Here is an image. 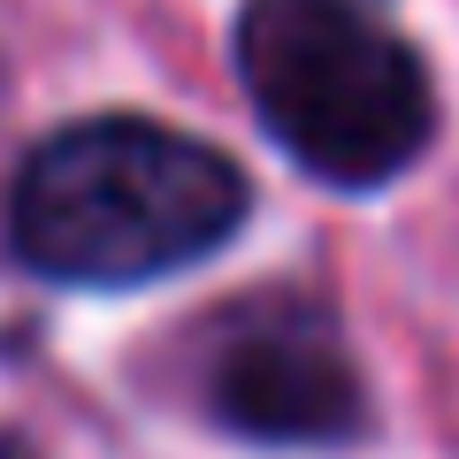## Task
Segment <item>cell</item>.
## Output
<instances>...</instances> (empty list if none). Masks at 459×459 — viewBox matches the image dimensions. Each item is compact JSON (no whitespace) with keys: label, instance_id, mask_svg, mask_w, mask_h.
Wrapping results in <instances>:
<instances>
[{"label":"cell","instance_id":"cell-4","mask_svg":"<svg viewBox=\"0 0 459 459\" xmlns=\"http://www.w3.org/2000/svg\"><path fill=\"white\" fill-rule=\"evenodd\" d=\"M0 459H39V452H31V444L16 437V429H0Z\"/></svg>","mask_w":459,"mask_h":459},{"label":"cell","instance_id":"cell-3","mask_svg":"<svg viewBox=\"0 0 459 459\" xmlns=\"http://www.w3.org/2000/svg\"><path fill=\"white\" fill-rule=\"evenodd\" d=\"M199 413L246 444H352L368 429V376L337 314L307 291H253L207 314L192 360Z\"/></svg>","mask_w":459,"mask_h":459},{"label":"cell","instance_id":"cell-2","mask_svg":"<svg viewBox=\"0 0 459 459\" xmlns=\"http://www.w3.org/2000/svg\"><path fill=\"white\" fill-rule=\"evenodd\" d=\"M230 62L261 131L329 192H383L437 138V77L376 0H238Z\"/></svg>","mask_w":459,"mask_h":459},{"label":"cell","instance_id":"cell-1","mask_svg":"<svg viewBox=\"0 0 459 459\" xmlns=\"http://www.w3.org/2000/svg\"><path fill=\"white\" fill-rule=\"evenodd\" d=\"M253 214V184L222 146L153 115H84L16 169L8 246L69 291H138L222 253Z\"/></svg>","mask_w":459,"mask_h":459}]
</instances>
